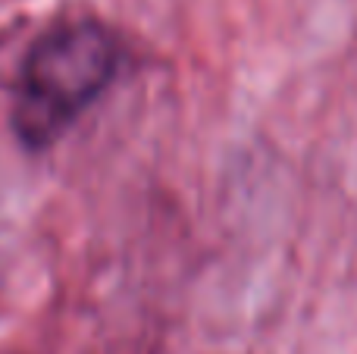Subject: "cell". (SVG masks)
<instances>
[{
    "label": "cell",
    "mask_w": 357,
    "mask_h": 354,
    "mask_svg": "<svg viewBox=\"0 0 357 354\" xmlns=\"http://www.w3.org/2000/svg\"><path fill=\"white\" fill-rule=\"evenodd\" d=\"M123 38L98 19H66L29 44L10 91V132L22 151H50L116 82Z\"/></svg>",
    "instance_id": "1"
}]
</instances>
